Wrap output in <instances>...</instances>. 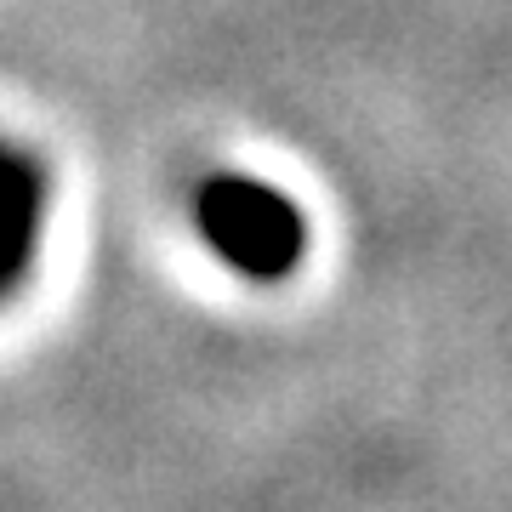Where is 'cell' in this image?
<instances>
[{"label":"cell","instance_id":"6da1fadb","mask_svg":"<svg viewBox=\"0 0 512 512\" xmlns=\"http://www.w3.org/2000/svg\"><path fill=\"white\" fill-rule=\"evenodd\" d=\"M205 217H211V234L228 245V256H239L245 268H279V256L296 251L291 211L262 188H217L205 200Z\"/></svg>","mask_w":512,"mask_h":512},{"label":"cell","instance_id":"7a4b0ae2","mask_svg":"<svg viewBox=\"0 0 512 512\" xmlns=\"http://www.w3.org/2000/svg\"><path fill=\"white\" fill-rule=\"evenodd\" d=\"M23 177L18 171H6V160H0V211H23ZM18 239L23 228L18 222H0V279H6V268H18Z\"/></svg>","mask_w":512,"mask_h":512}]
</instances>
